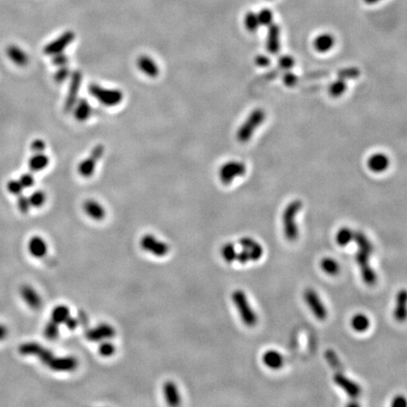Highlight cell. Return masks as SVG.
Instances as JSON below:
<instances>
[{
    "label": "cell",
    "instance_id": "8d00e7d4",
    "mask_svg": "<svg viewBox=\"0 0 407 407\" xmlns=\"http://www.w3.org/2000/svg\"><path fill=\"white\" fill-rule=\"evenodd\" d=\"M115 352H116V346L111 341H110V340L101 341L99 347H98V352L101 356L110 357L115 353Z\"/></svg>",
    "mask_w": 407,
    "mask_h": 407
},
{
    "label": "cell",
    "instance_id": "5bb4252c",
    "mask_svg": "<svg viewBox=\"0 0 407 407\" xmlns=\"http://www.w3.org/2000/svg\"><path fill=\"white\" fill-rule=\"evenodd\" d=\"M78 366L77 359L74 356H54L52 360L48 363L47 367L54 372L62 373H70L74 372Z\"/></svg>",
    "mask_w": 407,
    "mask_h": 407
},
{
    "label": "cell",
    "instance_id": "681fc988",
    "mask_svg": "<svg viewBox=\"0 0 407 407\" xmlns=\"http://www.w3.org/2000/svg\"><path fill=\"white\" fill-rule=\"evenodd\" d=\"M45 148H46V144L41 139L34 140L31 144V149L33 153H44Z\"/></svg>",
    "mask_w": 407,
    "mask_h": 407
},
{
    "label": "cell",
    "instance_id": "ba28073f",
    "mask_svg": "<svg viewBox=\"0 0 407 407\" xmlns=\"http://www.w3.org/2000/svg\"><path fill=\"white\" fill-rule=\"evenodd\" d=\"M140 246L143 251L152 253L157 257H163L169 253L170 247L166 242L157 240L152 234H146L140 240Z\"/></svg>",
    "mask_w": 407,
    "mask_h": 407
},
{
    "label": "cell",
    "instance_id": "2e32d148",
    "mask_svg": "<svg viewBox=\"0 0 407 407\" xmlns=\"http://www.w3.org/2000/svg\"><path fill=\"white\" fill-rule=\"evenodd\" d=\"M137 66L146 77L155 78L159 75V67L154 59L149 56H140L137 60Z\"/></svg>",
    "mask_w": 407,
    "mask_h": 407
},
{
    "label": "cell",
    "instance_id": "7dc6e473",
    "mask_svg": "<svg viewBox=\"0 0 407 407\" xmlns=\"http://www.w3.org/2000/svg\"><path fill=\"white\" fill-rule=\"evenodd\" d=\"M19 181L21 183L24 188H29L33 187L34 183H35V179L32 174L31 173H25L23 174L22 176H20Z\"/></svg>",
    "mask_w": 407,
    "mask_h": 407
},
{
    "label": "cell",
    "instance_id": "f6af8a7d",
    "mask_svg": "<svg viewBox=\"0 0 407 407\" xmlns=\"http://www.w3.org/2000/svg\"><path fill=\"white\" fill-rule=\"evenodd\" d=\"M278 64H279L280 68H282V69H284V70H289V69H291L292 67L294 66L295 61H294V59H293L291 56H282V57L279 59Z\"/></svg>",
    "mask_w": 407,
    "mask_h": 407
},
{
    "label": "cell",
    "instance_id": "11a10c76",
    "mask_svg": "<svg viewBox=\"0 0 407 407\" xmlns=\"http://www.w3.org/2000/svg\"><path fill=\"white\" fill-rule=\"evenodd\" d=\"M326 358H327L328 362H329L333 367H336V366L339 367V366H340L339 358H338L337 354L333 352V351H328V352H326Z\"/></svg>",
    "mask_w": 407,
    "mask_h": 407
},
{
    "label": "cell",
    "instance_id": "9a60e30c",
    "mask_svg": "<svg viewBox=\"0 0 407 407\" xmlns=\"http://www.w3.org/2000/svg\"><path fill=\"white\" fill-rule=\"evenodd\" d=\"M239 243L242 249H245L249 253L251 261H258L262 257L264 253L263 247L260 243L254 241L252 238L243 237L239 241Z\"/></svg>",
    "mask_w": 407,
    "mask_h": 407
},
{
    "label": "cell",
    "instance_id": "bcb514c9",
    "mask_svg": "<svg viewBox=\"0 0 407 407\" xmlns=\"http://www.w3.org/2000/svg\"><path fill=\"white\" fill-rule=\"evenodd\" d=\"M69 63V57L63 53H59L56 55L52 56V64L57 67L65 66Z\"/></svg>",
    "mask_w": 407,
    "mask_h": 407
},
{
    "label": "cell",
    "instance_id": "5b68a950",
    "mask_svg": "<svg viewBox=\"0 0 407 407\" xmlns=\"http://www.w3.org/2000/svg\"><path fill=\"white\" fill-rule=\"evenodd\" d=\"M105 152V147L102 144L95 145L85 159L81 160L77 166V172L84 178H89L94 174L96 163L101 159Z\"/></svg>",
    "mask_w": 407,
    "mask_h": 407
},
{
    "label": "cell",
    "instance_id": "6da1fadb",
    "mask_svg": "<svg viewBox=\"0 0 407 407\" xmlns=\"http://www.w3.org/2000/svg\"><path fill=\"white\" fill-rule=\"evenodd\" d=\"M303 208V203L300 200H293L286 206L282 215L284 236L288 242H295L299 237L297 218L298 213Z\"/></svg>",
    "mask_w": 407,
    "mask_h": 407
},
{
    "label": "cell",
    "instance_id": "cb8c5ba5",
    "mask_svg": "<svg viewBox=\"0 0 407 407\" xmlns=\"http://www.w3.org/2000/svg\"><path fill=\"white\" fill-rule=\"evenodd\" d=\"M74 117L78 122H86L93 114V107L86 98H78L73 108Z\"/></svg>",
    "mask_w": 407,
    "mask_h": 407
},
{
    "label": "cell",
    "instance_id": "6f0895ef",
    "mask_svg": "<svg viewBox=\"0 0 407 407\" xmlns=\"http://www.w3.org/2000/svg\"><path fill=\"white\" fill-rule=\"evenodd\" d=\"M367 4H375V3H377V2H379V1H381V0H364Z\"/></svg>",
    "mask_w": 407,
    "mask_h": 407
},
{
    "label": "cell",
    "instance_id": "60d3db41",
    "mask_svg": "<svg viewBox=\"0 0 407 407\" xmlns=\"http://www.w3.org/2000/svg\"><path fill=\"white\" fill-rule=\"evenodd\" d=\"M71 71L69 69V67L65 65V66L58 67V70L56 71L55 75H54V80L57 83L61 84L63 82H64L67 78H69L71 76Z\"/></svg>",
    "mask_w": 407,
    "mask_h": 407
},
{
    "label": "cell",
    "instance_id": "f5cc1de1",
    "mask_svg": "<svg viewBox=\"0 0 407 407\" xmlns=\"http://www.w3.org/2000/svg\"><path fill=\"white\" fill-rule=\"evenodd\" d=\"M254 63L257 66L266 67L270 64V59L265 55H258L255 57Z\"/></svg>",
    "mask_w": 407,
    "mask_h": 407
},
{
    "label": "cell",
    "instance_id": "f907efd6",
    "mask_svg": "<svg viewBox=\"0 0 407 407\" xmlns=\"http://www.w3.org/2000/svg\"><path fill=\"white\" fill-rule=\"evenodd\" d=\"M236 261H238L239 263H241V264L242 265L246 264V263H248L249 261H251V260H250V254H249V253H248L245 249H242L241 252L237 253Z\"/></svg>",
    "mask_w": 407,
    "mask_h": 407
},
{
    "label": "cell",
    "instance_id": "484cf974",
    "mask_svg": "<svg viewBox=\"0 0 407 407\" xmlns=\"http://www.w3.org/2000/svg\"><path fill=\"white\" fill-rule=\"evenodd\" d=\"M28 248L31 255L37 258H42L47 253V244L44 239L39 236H34L30 240Z\"/></svg>",
    "mask_w": 407,
    "mask_h": 407
},
{
    "label": "cell",
    "instance_id": "8992f818",
    "mask_svg": "<svg viewBox=\"0 0 407 407\" xmlns=\"http://www.w3.org/2000/svg\"><path fill=\"white\" fill-rule=\"evenodd\" d=\"M246 165L242 161L229 160L223 163L219 170V177L223 185H230L233 181L246 174Z\"/></svg>",
    "mask_w": 407,
    "mask_h": 407
},
{
    "label": "cell",
    "instance_id": "7402d4cb",
    "mask_svg": "<svg viewBox=\"0 0 407 407\" xmlns=\"http://www.w3.org/2000/svg\"><path fill=\"white\" fill-rule=\"evenodd\" d=\"M6 55L11 60V63L17 66H26L29 63V56L16 44H10L7 46Z\"/></svg>",
    "mask_w": 407,
    "mask_h": 407
},
{
    "label": "cell",
    "instance_id": "ab89813d",
    "mask_svg": "<svg viewBox=\"0 0 407 407\" xmlns=\"http://www.w3.org/2000/svg\"><path fill=\"white\" fill-rule=\"evenodd\" d=\"M257 17H258L260 26L269 27L273 24V21H274V13L269 9L261 10L257 13Z\"/></svg>",
    "mask_w": 407,
    "mask_h": 407
},
{
    "label": "cell",
    "instance_id": "3957f363",
    "mask_svg": "<svg viewBox=\"0 0 407 407\" xmlns=\"http://www.w3.org/2000/svg\"><path fill=\"white\" fill-rule=\"evenodd\" d=\"M88 92L101 105L108 108L118 106L124 99V94L121 90L105 88L96 83H91L88 86Z\"/></svg>",
    "mask_w": 407,
    "mask_h": 407
},
{
    "label": "cell",
    "instance_id": "d6986e66",
    "mask_svg": "<svg viewBox=\"0 0 407 407\" xmlns=\"http://www.w3.org/2000/svg\"><path fill=\"white\" fill-rule=\"evenodd\" d=\"M280 34L281 31L278 25L273 23L271 26H269L266 40V47L267 50L272 54H276L280 50Z\"/></svg>",
    "mask_w": 407,
    "mask_h": 407
},
{
    "label": "cell",
    "instance_id": "52a82bcc",
    "mask_svg": "<svg viewBox=\"0 0 407 407\" xmlns=\"http://www.w3.org/2000/svg\"><path fill=\"white\" fill-rule=\"evenodd\" d=\"M304 299L316 319L319 320L326 319L328 316L327 308L315 289L307 288L304 292Z\"/></svg>",
    "mask_w": 407,
    "mask_h": 407
},
{
    "label": "cell",
    "instance_id": "d6a6232c",
    "mask_svg": "<svg viewBox=\"0 0 407 407\" xmlns=\"http://www.w3.org/2000/svg\"><path fill=\"white\" fill-rule=\"evenodd\" d=\"M353 241L357 244L358 249L363 250V251L368 252V253H373V251H374L373 244H372V242H370V240L367 238V236L362 232H354Z\"/></svg>",
    "mask_w": 407,
    "mask_h": 407
},
{
    "label": "cell",
    "instance_id": "7bdbcfd3",
    "mask_svg": "<svg viewBox=\"0 0 407 407\" xmlns=\"http://www.w3.org/2000/svg\"><path fill=\"white\" fill-rule=\"evenodd\" d=\"M17 206H18V209L20 210V212L23 213V214L29 213L30 209H31V207L29 198H28L27 196H25L22 193L18 195V198H17Z\"/></svg>",
    "mask_w": 407,
    "mask_h": 407
},
{
    "label": "cell",
    "instance_id": "44dd1931",
    "mask_svg": "<svg viewBox=\"0 0 407 407\" xmlns=\"http://www.w3.org/2000/svg\"><path fill=\"white\" fill-rule=\"evenodd\" d=\"M162 392L165 402L170 407H177L181 404V397L178 387L175 382L166 381L162 386Z\"/></svg>",
    "mask_w": 407,
    "mask_h": 407
},
{
    "label": "cell",
    "instance_id": "db71d44e",
    "mask_svg": "<svg viewBox=\"0 0 407 407\" xmlns=\"http://www.w3.org/2000/svg\"><path fill=\"white\" fill-rule=\"evenodd\" d=\"M64 324L66 325V327L68 329H70V330H74V329H76L77 326H78L79 321H78V319H77V318H74V317H72V316L70 315V316L68 317V319L64 321Z\"/></svg>",
    "mask_w": 407,
    "mask_h": 407
},
{
    "label": "cell",
    "instance_id": "4dcf8cb0",
    "mask_svg": "<svg viewBox=\"0 0 407 407\" xmlns=\"http://www.w3.org/2000/svg\"><path fill=\"white\" fill-rule=\"evenodd\" d=\"M354 232L349 227H342L336 234V242L339 246L345 247L353 241Z\"/></svg>",
    "mask_w": 407,
    "mask_h": 407
},
{
    "label": "cell",
    "instance_id": "836d02e7",
    "mask_svg": "<svg viewBox=\"0 0 407 407\" xmlns=\"http://www.w3.org/2000/svg\"><path fill=\"white\" fill-rule=\"evenodd\" d=\"M346 89H347V84L345 80L339 77V79L333 81L329 85L328 93L332 97L338 98V97H341V95L346 92Z\"/></svg>",
    "mask_w": 407,
    "mask_h": 407
},
{
    "label": "cell",
    "instance_id": "816d5d0a",
    "mask_svg": "<svg viewBox=\"0 0 407 407\" xmlns=\"http://www.w3.org/2000/svg\"><path fill=\"white\" fill-rule=\"evenodd\" d=\"M391 406L394 407H407V399L404 395H397L392 399Z\"/></svg>",
    "mask_w": 407,
    "mask_h": 407
},
{
    "label": "cell",
    "instance_id": "c3c4849f",
    "mask_svg": "<svg viewBox=\"0 0 407 407\" xmlns=\"http://www.w3.org/2000/svg\"><path fill=\"white\" fill-rule=\"evenodd\" d=\"M283 82L286 87H294L298 83V77L291 72H286L283 77Z\"/></svg>",
    "mask_w": 407,
    "mask_h": 407
},
{
    "label": "cell",
    "instance_id": "4316f807",
    "mask_svg": "<svg viewBox=\"0 0 407 407\" xmlns=\"http://www.w3.org/2000/svg\"><path fill=\"white\" fill-rule=\"evenodd\" d=\"M313 45L319 53H326L334 47L335 37L330 33L319 34L315 38Z\"/></svg>",
    "mask_w": 407,
    "mask_h": 407
},
{
    "label": "cell",
    "instance_id": "74e56055",
    "mask_svg": "<svg viewBox=\"0 0 407 407\" xmlns=\"http://www.w3.org/2000/svg\"><path fill=\"white\" fill-rule=\"evenodd\" d=\"M59 333H60L59 324L54 322L53 320H50L49 322H47V324H45L44 335L47 340L55 341L56 339L59 337Z\"/></svg>",
    "mask_w": 407,
    "mask_h": 407
},
{
    "label": "cell",
    "instance_id": "1f68e13d",
    "mask_svg": "<svg viewBox=\"0 0 407 407\" xmlns=\"http://www.w3.org/2000/svg\"><path fill=\"white\" fill-rule=\"evenodd\" d=\"M70 316V309L64 305L57 306L51 312V320H53L56 323L61 324L64 323V321L68 319Z\"/></svg>",
    "mask_w": 407,
    "mask_h": 407
},
{
    "label": "cell",
    "instance_id": "9f6ffc18",
    "mask_svg": "<svg viewBox=\"0 0 407 407\" xmlns=\"http://www.w3.org/2000/svg\"><path fill=\"white\" fill-rule=\"evenodd\" d=\"M8 335V329L5 325L0 324V341L4 340Z\"/></svg>",
    "mask_w": 407,
    "mask_h": 407
},
{
    "label": "cell",
    "instance_id": "f35d334b",
    "mask_svg": "<svg viewBox=\"0 0 407 407\" xmlns=\"http://www.w3.org/2000/svg\"><path fill=\"white\" fill-rule=\"evenodd\" d=\"M31 206L33 208H41L43 207L46 201V195L42 190H35L31 196L29 197Z\"/></svg>",
    "mask_w": 407,
    "mask_h": 407
},
{
    "label": "cell",
    "instance_id": "9c48e42d",
    "mask_svg": "<svg viewBox=\"0 0 407 407\" xmlns=\"http://www.w3.org/2000/svg\"><path fill=\"white\" fill-rule=\"evenodd\" d=\"M82 73L79 70H76L71 73L70 82L67 92L66 98L64 101V111L69 112L73 110L74 106L76 105L78 100V94L82 83Z\"/></svg>",
    "mask_w": 407,
    "mask_h": 407
},
{
    "label": "cell",
    "instance_id": "b9f144b4",
    "mask_svg": "<svg viewBox=\"0 0 407 407\" xmlns=\"http://www.w3.org/2000/svg\"><path fill=\"white\" fill-rule=\"evenodd\" d=\"M23 189H24V188L21 185L19 179L18 180L11 179L10 181H8V183H7V190L13 195L18 196L19 194L22 193Z\"/></svg>",
    "mask_w": 407,
    "mask_h": 407
},
{
    "label": "cell",
    "instance_id": "ffe728a7",
    "mask_svg": "<svg viewBox=\"0 0 407 407\" xmlns=\"http://www.w3.org/2000/svg\"><path fill=\"white\" fill-rule=\"evenodd\" d=\"M367 164L372 172L381 174L388 169L390 160L389 157L384 153H375L369 157Z\"/></svg>",
    "mask_w": 407,
    "mask_h": 407
},
{
    "label": "cell",
    "instance_id": "30bf717a",
    "mask_svg": "<svg viewBox=\"0 0 407 407\" xmlns=\"http://www.w3.org/2000/svg\"><path fill=\"white\" fill-rule=\"evenodd\" d=\"M372 253L358 249L355 254V260L360 269V274L365 284L373 286L377 281V275L370 264V256Z\"/></svg>",
    "mask_w": 407,
    "mask_h": 407
},
{
    "label": "cell",
    "instance_id": "d590c367",
    "mask_svg": "<svg viewBox=\"0 0 407 407\" xmlns=\"http://www.w3.org/2000/svg\"><path fill=\"white\" fill-rule=\"evenodd\" d=\"M237 253L238 252L236 251V248L231 242H227V243L223 244L222 247H221V250H220L221 257L227 263H233L234 261H236Z\"/></svg>",
    "mask_w": 407,
    "mask_h": 407
},
{
    "label": "cell",
    "instance_id": "f1b7e54d",
    "mask_svg": "<svg viewBox=\"0 0 407 407\" xmlns=\"http://www.w3.org/2000/svg\"><path fill=\"white\" fill-rule=\"evenodd\" d=\"M351 327L356 333H365L371 326V320L363 313H356L351 319Z\"/></svg>",
    "mask_w": 407,
    "mask_h": 407
},
{
    "label": "cell",
    "instance_id": "ee69618b",
    "mask_svg": "<svg viewBox=\"0 0 407 407\" xmlns=\"http://www.w3.org/2000/svg\"><path fill=\"white\" fill-rule=\"evenodd\" d=\"M359 76V70L357 68H346L339 73V77L342 79H353Z\"/></svg>",
    "mask_w": 407,
    "mask_h": 407
},
{
    "label": "cell",
    "instance_id": "ac0fdd59",
    "mask_svg": "<svg viewBox=\"0 0 407 407\" xmlns=\"http://www.w3.org/2000/svg\"><path fill=\"white\" fill-rule=\"evenodd\" d=\"M83 210L87 216L94 220H103L107 215L104 207L94 199H88L83 203Z\"/></svg>",
    "mask_w": 407,
    "mask_h": 407
},
{
    "label": "cell",
    "instance_id": "e0dca14e",
    "mask_svg": "<svg viewBox=\"0 0 407 407\" xmlns=\"http://www.w3.org/2000/svg\"><path fill=\"white\" fill-rule=\"evenodd\" d=\"M393 317L398 322H405L407 319V289L402 288L396 295Z\"/></svg>",
    "mask_w": 407,
    "mask_h": 407
},
{
    "label": "cell",
    "instance_id": "83f0119b",
    "mask_svg": "<svg viewBox=\"0 0 407 407\" xmlns=\"http://www.w3.org/2000/svg\"><path fill=\"white\" fill-rule=\"evenodd\" d=\"M28 164L31 172H41L49 164V157L44 153H34L29 159Z\"/></svg>",
    "mask_w": 407,
    "mask_h": 407
},
{
    "label": "cell",
    "instance_id": "603a6c76",
    "mask_svg": "<svg viewBox=\"0 0 407 407\" xmlns=\"http://www.w3.org/2000/svg\"><path fill=\"white\" fill-rule=\"evenodd\" d=\"M20 294L30 308L39 309L42 307V298L32 286L24 285L20 289Z\"/></svg>",
    "mask_w": 407,
    "mask_h": 407
},
{
    "label": "cell",
    "instance_id": "4fadbf2b",
    "mask_svg": "<svg viewBox=\"0 0 407 407\" xmlns=\"http://www.w3.org/2000/svg\"><path fill=\"white\" fill-rule=\"evenodd\" d=\"M333 380L335 384L340 386L341 389L351 398H357L361 394V387L357 383L352 381V379L346 377L344 374L341 372H337Z\"/></svg>",
    "mask_w": 407,
    "mask_h": 407
},
{
    "label": "cell",
    "instance_id": "d4e9b609",
    "mask_svg": "<svg viewBox=\"0 0 407 407\" xmlns=\"http://www.w3.org/2000/svg\"><path fill=\"white\" fill-rule=\"evenodd\" d=\"M262 363L268 369L277 371L284 366V357L276 350H268L262 355Z\"/></svg>",
    "mask_w": 407,
    "mask_h": 407
},
{
    "label": "cell",
    "instance_id": "f546056e",
    "mask_svg": "<svg viewBox=\"0 0 407 407\" xmlns=\"http://www.w3.org/2000/svg\"><path fill=\"white\" fill-rule=\"evenodd\" d=\"M319 266L323 273L331 276L339 275L341 271L339 262L332 257H323L319 262Z\"/></svg>",
    "mask_w": 407,
    "mask_h": 407
},
{
    "label": "cell",
    "instance_id": "277c9868",
    "mask_svg": "<svg viewBox=\"0 0 407 407\" xmlns=\"http://www.w3.org/2000/svg\"><path fill=\"white\" fill-rule=\"evenodd\" d=\"M266 113L262 109H255L248 115L237 131V140L241 143H248L256 129L264 123Z\"/></svg>",
    "mask_w": 407,
    "mask_h": 407
},
{
    "label": "cell",
    "instance_id": "8fae6325",
    "mask_svg": "<svg viewBox=\"0 0 407 407\" xmlns=\"http://www.w3.org/2000/svg\"><path fill=\"white\" fill-rule=\"evenodd\" d=\"M76 35L72 31H67L60 35L54 41L48 43L44 47V54L47 56H54L59 53L64 52L67 47L74 42Z\"/></svg>",
    "mask_w": 407,
    "mask_h": 407
},
{
    "label": "cell",
    "instance_id": "7a4b0ae2",
    "mask_svg": "<svg viewBox=\"0 0 407 407\" xmlns=\"http://www.w3.org/2000/svg\"><path fill=\"white\" fill-rule=\"evenodd\" d=\"M231 299L240 314L242 322L247 327H254L257 324L258 317L252 308L245 292L242 289H236L232 292Z\"/></svg>",
    "mask_w": 407,
    "mask_h": 407
},
{
    "label": "cell",
    "instance_id": "e575fe53",
    "mask_svg": "<svg viewBox=\"0 0 407 407\" xmlns=\"http://www.w3.org/2000/svg\"><path fill=\"white\" fill-rule=\"evenodd\" d=\"M244 26L249 32H256L258 28L260 27L257 13L253 11H248L244 17Z\"/></svg>",
    "mask_w": 407,
    "mask_h": 407
},
{
    "label": "cell",
    "instance_id": "7c38bea8",
    "mask_svg": "<svg viewBox=\"0 0 407 407\" xmlns=\"http://www.w3.org/2000/svg\"><path fill=\"white\" fill-rule=\"evenodd\" d=\"M116 336L115 328L109 323H100L97 326L86 331L85 337L92 342H101L110 340Z\"/></svg>",
    "mask_w": 407,
    "mask_h": 407
}]
</instances>
